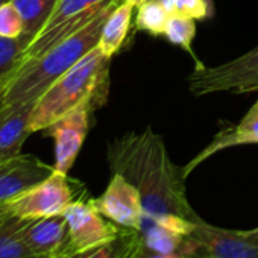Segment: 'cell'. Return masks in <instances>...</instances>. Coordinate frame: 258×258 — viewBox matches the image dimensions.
<instances>
[{"label": "cell", "mask_w": 258, "mask_h": 258, "mask_svg": "<svg viewBox=\"0 0 258 258\" xmlns=\"http://www.w3.org/2000/svg\"><path fill=\"white\" fill-rule=\"evenodd\" d=\"M108 161L112 173L121 175L139 190L145 214H176L204 222L187 199L184 169L172 161L163 137L151 126L114 139L108 146Z\"/></svg>", "instance_id": "1"}, {"label": "cell", "mask_w": 258, "mask_h": 258, "mask_svg": "<svg viewBox=\"0 0 258 258\" xmlns=\"http://www.w3.org/2000/svg\"><path fill=\"white\" fill-rule=\"evenodd\" d=\"M117 4L109 5L91 23L44 55L22 62L0 82V114L26 103H35L62 75L91 52L99 43L106 17Z\"/></svg>", "instance_id": "2"}, {"label": "cell", "mask_w": 258, "mask_h": 258, "mask_svg": "<svg viewBox=\"0 0 258 258\" xmlns=\"http://www.w3.org/2000/svg\"><path fill=\"white\" fill-rule=\"evenodd\" d=\"M109 64L111 58L97 46L78 61L35 102L29 120L31 133L44 131L81 105L100 108L108 97Z\"/></svg>", "instance_id": "3"}, {"label": "cell", "mask_w": 258, "mask_h": 258, "mask_svg": "<svg viewBox=\"0 0 258 258\" xmlns=\"http://www.w3.org/2000/svg\"><path fill=\"white\" fill-rule=\"evenodd\" d=\"M118 0H58L50 19L29 44L23 61L35 59L70 38Z\"/></svg>", "instance_id": "4"}, {"label": "cell", "mask_w": 258, "mask_h": 258, "mask_svg": "<svg viewBox=\"0 0 258 258\" xmlns=\"http://www.w3.org/2000/svg\"><path fill=\"white\" fill-rule=\"evenodd\" d=\"M81 182L69 178V173L53 170L46 179L7 202L10 214L22 220H35L62 216L66 208L79 196Z\"/></svg>", "instance_id": "5"}, {"label": "cell", "mask_w": 258, "mask_h": 258, "mask_svg": "<svg viewBox=\"0 0 258 258\" xmlns=\"http://www.w3.org/2000/svg\"><path fill=\"white\" fill-rule=\"evenodd\" d=\"M187 85L195 96L217 91H258V46L220 66H198L187 76Z\"/></svg>", "instance_id": "6"}, {"label": "cell", "mask_w": 258, "mask_h": 258, "mask_svg": "<svg viewBox=\"0 0 258 258\" xmlns=\"http://www.w3.org/2000/svg\"><path fill=\"white\" fill-rule=\"evenodd\" d=\"M62 216L67 222V243L58 258L102 246L115 238L121 229V226L103 217L90 199L84 198L73 201Z\"/></svg>", "instance_id": "7"}, {"label": "cell", "mask_w": 258, "mask_h": 258, "mask_svg": "<svg viewBox=\"0 0 258 258\" xmlns=\"http://www.w3.org/2000/svg\"><path fill=\"white\" fill-rule=\"evenodd\" d=\"M178 255L181 258H258V244L250 243L240 231L201 222L185 237Z\"/></svg>", "instance_id": "8"}, {"label": "cell", "mask_w": 258, "mask_h": 258, "mask_svg": "<svg viewBox=\"0 0 258 258\" xmlns=\"http://www.w3.org/2000/svg\"><path fill=\"white\" fill-rule=\"evenodd\" d=\"M93 207L118 226L140 229L145 208L139 190L118 173H112L105 191L90 199Z\"/></svg>", "instance_id": "9"}, {"label": "cell", "mask_w": 258, "mask_h": 258, "mask_svg": "<svg viewBox=\"0 0 258 258\" xmlns=\"http://www.w3.org/2000/svg\"><path fill=\"white\" fill-rule=\"evenodd\" d=\"M93 111L90 105H81L46 129L49 137L55 140V170L61 173L70 172L87 139Z\"/></svg>", "instance_id": "10"}, {"label": "cell", "mask_w": 258, "mask_h": 258, "mask_svg": "<svg viewBox=\"0 0 258 258\" xmlns=\"http://www.w3.org/2000/svg\"><path fill=\"white\" fill-rule=\"evenodd\" d=\"M53 170V166L29 154H20L19 157L0 163V204H7L41 182Z\"/></svg>", "instance_id": "11"}, {"label": "cell", "mask_w": 258, "mask_h": 258, "mask_svg": "<svg viewBox=\"0 0 258 258\" xmlns=\"http://www.w3.org/2000/svg\"><path fill=\"white\" fill-rule=\"evenodd\" d=\"M241 145H258V99L252 105V108L246 112V115L235 124V126H226L220 133H217L213 139V142L201 152L198 154L187 166H184V175L185 178L205 160L213 157L214 154L228 149L235 148Z\"/></svg>", "instance_id": "12"}, {"label": "cell", "mask_w": 258, "mask_h": 258, "mask_svg": "<svg viewBox=\"0 0 258 258\" xmlns=\"http://www.w3.org/2000/svg\"><path fill=\"white\" fill-rule=\"evenodd\" d=\"M23 240L38 258H58L67 243V222L64 216L26 220Z\"/></svg>", "instance_id": "13"}, {"label": "cell", "mask_w": 258, "mask_h": 258, "mask_svg": "<svg viewBox=\"0 0 258 258\" xmlns=\"http://www.w3.org/2000/svg\"><path fill=\"white\" fill-rule=\"evenodd\" d=\"M35 103H26L0 114V163L22 154V148L32 134L29 129L31 112Z\"/></svg>", "instance_id": "14"}, {"label": "cell", "mask_w": 258, "mask_h": 258, "mask_svg": "<svg viewBox=\"0 0 258 258\" xmlns=\"http://www.w3.org/2000/svg\"><path fill=\"white\" fill-rule=\"evenodd\" d=\"M134 5L127 2H118L115 8L106 17L97 47L108 56L112 58L123 46L129 29H131V20L134 13Z\"/></svg>", "instance_id": "15"}, {"label": "cell", "mask_w": 258, "mask_h": 258, "mask_svg": "<svg viewBox=\"0 0 258 258\" xmlns=\"http://www.w3.org/2000/svg\"><path fill=\"white\" fill-rule=\"evenodd\" d=\"M142 253L143 241L140 231L121 226L117 237L111 241L67 258H140Z\"/></svg>", "instance_id": "16"}, {"label": "cell", "mask_w": 258, "mask_h": 258, "mask_svg": "<svg viewBox=\"0 0 258 258\" xmlns=\"http://www.w3.org/2000/svg\"><path fill=\"white\" fill-rule=\"evenodd\" d=\"M140 235L143 241L145 252H157V253H178L185 235H181L161 223H158L151 216H143Z\"/></svg>", "instance_id": "17"}, {"label": "cell", "mask_w": 258, "mask_h": 258, "mask_svg": "<svg viewBox=\"0 0 258 258\" xmlns=\"http://www.w3.org/2000/svg\"><path fill=\"white\" fill-rule=\"evenodd\" d=\"M11 2L23 20V34L20 38L29 47V44L50 19L58 0H11Z\"/></svg>", "instance_id": "18"}, {"label": "cell", "mask_w": 258, "mask_h": 258, "mask_svg": "<svg viewBox=\"0 0 258 258\" xmlns=\"http://www.w3.org/2000/svg\"><path fill=\"white\" fill-rule=\"evenodd\" d=\"M25 223L26 220L8 214L0 225V258H38L23 240Z\"/></svg>", "instance_id": "19"}, {"label": "cell", "mask_w": 258, "mask_h": 258, "mask_svg": "<svg viewBox=\"0 0 258 258\" xmlns=\"http://www.w3.org/2000/svg\"><path fill=\"white\" fill-rule=\"evenodd\" d=\"M137 17H136V32H148L152 37L164 35L167 20L170 17V13L161 7L157 2L146 0L140 7H137Z\"/></svg>", "instance_id": "20"}, {"label": "cell", "mask_w": 258, "mask_h": 258, "mask_svg": "<svg viewBox=\"0 0 258 258\" xmlns=\"http://www.w3.org/2000/svg\"><path fill=\"white\" fill-rule=\"evenodd\" d=\"M195 35H196V20L179 14H170L166 25L164 37L167 38L169 43L182 47L187 53H190L196 59V55L193 53V47H191Z\"/></svg>", "instance_id": "21"}, {"label": "cell", "mask_w": 258, "mask_h": 258, "mask_svg": "<svg viewBox=\"0 0 258 258\" xmlns=\"http://www.w3.org/2000/svg\"><path fill=\"white\" fill-rule=\"evenodd\" d=\"M28 44L22 38L0 35V82H4L23 61Z\"/></svg>", "instance_id": "22"}, {"label": "cell", "mask_w": 258, "mask_h": 258, "mask_svg": "<svg viewBox=\"0 0 258 258\" xmlns=\"http://www.w3.org/2000/svg\"><path fill=\"white\" fill-rule=\"evenodd\" d=\"M23 34V20L13 2L0 7V35L8 38H20Z\"/></svg>", "instance_id": "23"}, {"label": "cell", "mask_w": 258, "mask_h": 258, "mask_svg": "<svg viewBox=\"0 0 258 258\" xmlns=\"http://www.w3.org/2000/svg\"><path fill=\"white\" fill-rule=\"evenodd\" d=\"M173 14L193 20H205L211 16V2L210 0H175Z\"/></svg>", "instance_id": "24"}, {"label": "cell", "mask_w": 258, "mask_h": 258, "mask_svg": "<svg viewBox=\"0 0 258 258\" xmlns=\"http://www.w3.org/2000/svg\"><path fill=\"white\" fill-rule=\"evenodd\" d=\"M140 258H181L178 253H157V252H145Z\"/></svg>", "instance_id": "25"}, {"label": "cell", "mask_w": 258, "mask_h": 258, "mask_svg": "<svg viewBox=\"0 0 258 258\" xmlns=\"http://www.w3.org/2000/svg\"><path fill=\"white\" fill-rule=\"evenodd\" d=\"M240 232H241V235H243L244 238H247L250 243L258 244V226L253 228V229H246V231H240Z\"/></svg>", "instance_id": "26"}, {"label": "cell", "mask_w": 258, "mask_h": 258, "mask_svg": "<svg viewBox=\"0 0 258 258\" xmlns=\"http://www.w3.org/2000/svg\"><path fill=\"white\" fill-rule=\"evenodd\" d=\"M151 2L160 4V5L164 7L170 14H173V11H175V0H151Z\"/></svg>", "instance_id": "27"}, {"label": "cell", "mask_w": 258, "mask_h": 258, "mask_svg": "<svg viewBox=\"0 0 258 258\" xmlns=\"http://www.w3.org/2000/svg\"><path fill=\"white\" fill-rule=\"evenodd\" d=\"M8 214H10V211L7 208V204H0V225L4 223V220L8 217Z\"/></svg>", "instance_id": "28"}, {"label": "cell", "mask_w": 258, "mask_h": 258, "mask_svg": "<svg viewBox=\"0 0 258 258\" xmlns=\"http://www.w3.org/2000/svg\"><path fill=\"white\" fill-rule=\"evenodd\" d=\"M118 2H127V4H131L134 7H140L143 2H146V0H118Z\"/></svg>", "instance_id": "29"}, {"label": "cell", "mask_w": 258, "mask_h": 258, "mask_svg": "<svg viewBox=\"0 0 258 258\" xmlns=\"http://www.w3.org/2000/svg\"><path fill=\"white\" fill-rule=\"evenodd\" d=\"M7 2H11V0H0V7H2V5H5Z\"/></svg>", "instance_id": "30"}]
</instances>
